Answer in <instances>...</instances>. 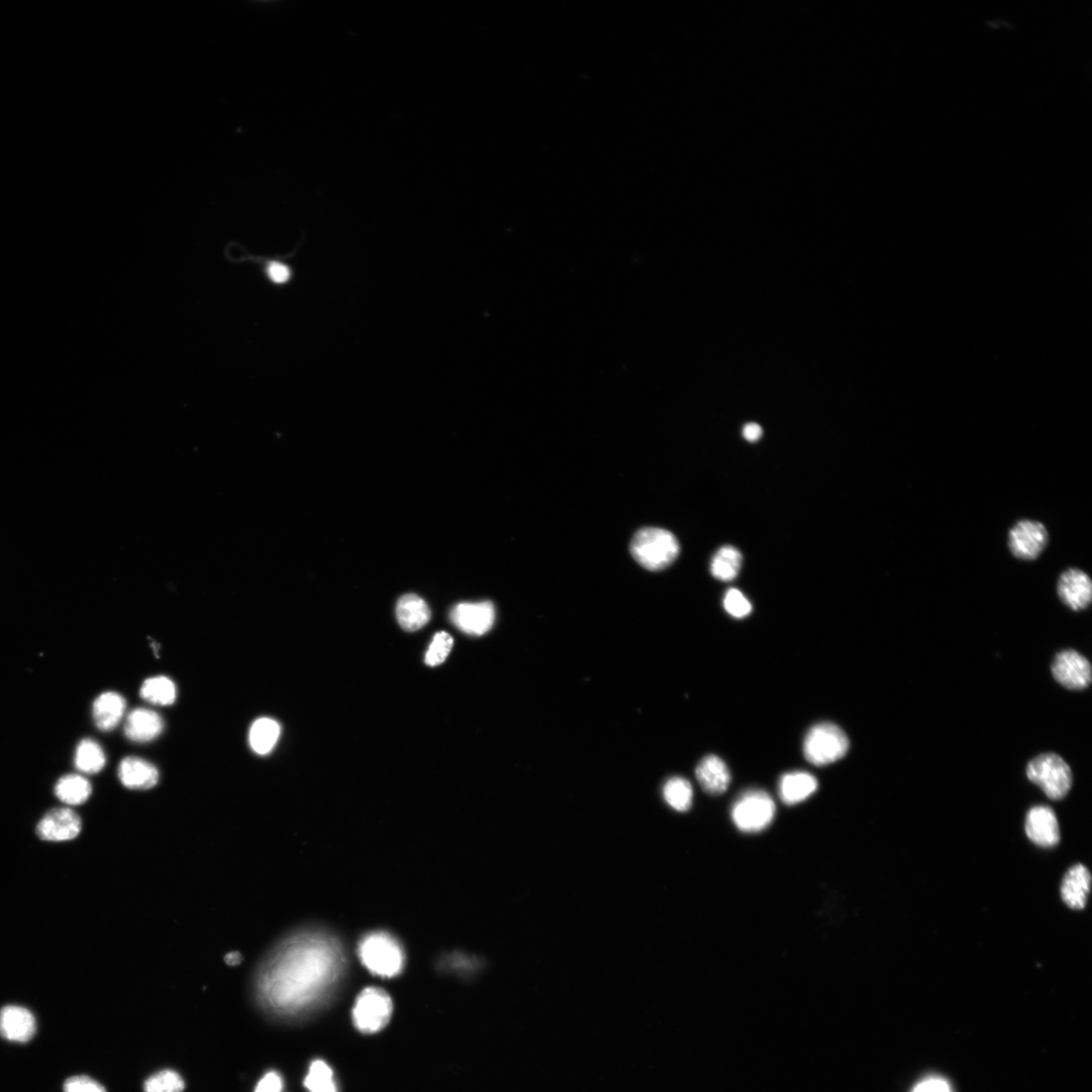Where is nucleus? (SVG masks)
Here are the masks:
<instances>
[{
	"mask_svg": "<svg viewBox=\"0 0 1092 1092\" xmlns=\"http://www.w3.org/2000/svg\"><path fill=\"white\" fill-rule=\"evenodd\" d=\"M346 956L337 939L322 930L288 935L261 965L256 989L260 1002L278 1016L300 1015L322 1003L337 986Z\"/></svg>",
	"mask_w": 1092,
	"mask_h": 1092,
	"instance_id": "obj_1",
	"label": "nucleus"
},
{
	"mask_svg": "<svg viewBox=\"0 0 1092 1092\" xmlns=\"http://www.w3.org/2000/svg\"><path fill=\"white\" fill-rule=\"evenodd\" d=\"M631 553L645 569L659 572L670 567L680 554V545L673 533L661 528H644L634 536Z\"/></svg>",
	"mask_w": 1092,
	"mask_h": 1092,
	"instance_id": "obj_2",
	"label": "nucleus"
},
{
	"mask_svg": "<svg viewBox=\"0 0 1092 1092\" xmlns=\"http://www.w3.org/2000/svg\"><path fill=\"white\" fill-rule=\"evenodd\" d=\"M364 966L373 974L395 977L404 968V952L400 944L385 932H373L365 937L358 948Z\"/></svg>",
	"mask_w": 1092,
	"mask_h": 1092,
	"instance_id": "obj_3",
	"label": "nucleus"
},
{
	"mask_svg": "<svg viewBox=\"0 0 1092 1092\" xmlns=\"http://www.w3.org/2000/svg\"><path fill=\"white\" fill-rule=\"evenodd\" d=\"M1030 782L1038 786L1053 801L1064 799L1072 787V772L1067 763L1056 754H1042L1027 767Z\"/></svg>",
	"mask_w": 1092,
	"mask_h": 1092,
	"instance_id": "obj_4",
	"label": "nucleus"
},
{
	"mask_svg": "<svg viewBox=\"0 0 1092 1092\" xmlns=\"http://www.w3.org/2000/svg\"><path fill=\"white\" fill-rule=\"evenodd\" d=\"M848 747V739L841 729L833 724L822 723L808 733L804 752L813 765L826 766L843 758Z\"/></svg>",
	"mask_w": 1092,
	"mask_h": 1092,
	"instance_id": "obj_5",
	"label": "nucleus"
},
{
	"mask_svg": "<svg viewBox=\"0 0 1092 1092\" xmlns=\"http://www.w3.org/2000/svg\"><path fill=\"white\" fill-rule=\"evenodd\" d=\"M393 1013V1001L382 989L369 987L357 997L352 1011L355 1027L363 1034L382 1030Z\"/></svg>",
	"mask_w": 1092,
	"mask_h": 1092,
	"instance_id": "obj_6",
	"label": "nucleus"
},
{
	"mask_svg": "<svg viewBox=\"0 0 1092 1092\" xmlns=\"http://www.w3.org/2000/svg\"><path fill=\"white\" fill-rule=\"evenodd\" d=\"M776 806L765 792L752 790L743 794L735 803L732 818L737 827L744 832H759L773 821Z\"/></svg>",
	"mask_w": 1092,
	"mask_h": 1092,
	"instance_id": "obj_7",
	"label": "nucleus"
},
{
	"mask_svg": "<svg viewBox=\"0 0 1092 1092\" xmlns=\"http://www.w3.org/2000/svg\"><path fill=\"white\" fill-rule=\"evenodd\" d=\"M1048 537V531L1042 523L1028 519L1021 520L1009 530V550L1018 559L1036 560L1046 548Z\"/></svg>",
	"mask_w": 1092,
	"mask_h": 1092,
	"instance_id": "obj_8",
	"label": "nucleus"
},
{
	"mask_svg": "<svg viewBox=\"0 0 1092 1092\" xmlns=\"http://www.w3.org/2000/svg\"><path fill=\"white\" fill-rule=\"evenodd\" d=\"M496 617L495 607L489 601L460 603L451 611L454 626L466 635L481 637L490 632Z\"/></svg>",
	"mask_w": 1092,
	"mask_h": 1092,
	"instance_id": "obj_9",
	"label": "nucleus"
},
{
	"mask_svg": "<svg viewBox=\"0 0 1092 1092\" xmlns=\"http://www.w3.org/2000/svg\"><path fill=\"white\" fill-rule=\"evenodd\" d=\"M83 822L80 816L68 808L49 811L37 824V835L46 841H67L80 835Z\"/></svg>",
	"mask_w": 1092,
	"mask_h": 1092,
	"instance_id": "obj_10",
	"label": "nucleus"
},
{
	"mask_svg": "<svg viewBox=\"0 0 1092 1092\" xmlns=\"http://www.w3.org/2000/svg\"><path fill=\"white\" fill-rule=\"evenodd\" d=\"M1091 666L1086 658L1075 651H1064L1052 664L1055 680L1067 689L1082 690L1091 683Z\"/></svg>",
	"mask_w": 1092,
	"mask_h": 1092,
	"instance_id": "obj_11",
	"label": "nucleus"
},
{
	"mask_svg": "<svg viewBox=\"0 0 1092 1092\" xmlns=\"http://www.w3.org/2000/svg\"><path fill=\"white\" fill-rule=\"evenodd\" d=\"M37 1033V1021L33 1012L20 1005H7L0 1009V1037L16 1043H28Z\"/></svg>",
	"mask_w": 1092,
	"mask_h": 1092,
	"instance_id": "obj_12",
	"label": "nucleus"
},
{
	"mask_svg": "<svg viewBox=\"0 0 1092 1092\" xmlns=\"http://www.w3.org/2000/svg\"><path fill=\"white\" fill-rule=\"evenodd\" d=\"M1028 837L1042 847H1053L1060 841V828L1052 809L1044 806L1033 808L1026 819Z\"/></svg>",
	"mask_w": 1092,
	"mask_h": 1092,
	"instance_id": "obj_13",
	"label": "nucleus"
},
{
	"mask_svg": "<svg viewBox=\"0 0 1092 1092\" xmlns=\"http://www.w3.org/2000/svg\"><path fill=\"white\" fill-rule=\"evenodd\" d=\"M1057 591L1062 602L1075 611L1085 609L1092 600V582L1078 569H1069L1061 575Z\"/></svg>",
	"mask_w": 1092,
	"mask_h": 1092,
	"instance_id": "obj_14",
	"label": "nucleus"
},
{
	"mask_svg": "<svg viewBox=\"0 0 1092 1092\" xmlns=\"http://www.w3.org/2000/svg\"><path fill=\"white\" fill-rule=\"evenodd\" d=\"M118 775L122 785L132 791H148L158 786L160 782L158 768L138 757L123 759Z\"/></svg>",
	"mask_w": 1092,
	"mask_h": 1092,
	"instance_id": "obj_15",
	"label": "nucleus"
},
{
	"mask_svg": "<svg viewBox=\"0 0 1092 1092\" xmlns=\"http://www.w3.org/2000/svg\"><path fill=\"white\" fill-rule=\"evenodd\" d=\"M696 777L702 790L711 796L725 794L732 780L727 764L717 756H708L696 769Z\"/></svg>",
	"mask_w": 1092,
	"mask_h": 1092,
	"instance_id": "obj_16",
	"label": "nucleus"
},
{
	"mask_svg": "<svg viewBox=\"0 0 1092 1092\" xmlns=\"http://www.w3.org/2000/svg\"><path fill=\"white\" fill-rule=\"evenodd\" d=\"M164 729V720L158 713L137 709L127 718L125 735L131 742L143 744L159 738Z\"/></svg>",
	"mask_w": 1092,
	"mask_h": 1092,
	"instance_id": "obj_17",
	"label": "nucleus"
},
{
	"mask_svg": "<svg viewBox=\"0 0 1092 1092\" xmlns=\"http://www.w3.org/2000/svg\"><path fill=\"white\" fill-rule=\"evenodd\" d=\"M126 708V700L121 694L113 691L101 694L93 706L97 728L106 733L114 731L122 722Z\"/></svg>",
	"mask_w": 1092,
	"mask_h": 1092,
	"instance_id": "obj_18",
	"label": "nucleus"
},
{
	"mask_svg": "<svg viewBox=\"0 0 1092 1092\" xmlns=\"http://www.w3.org/2000/svg\"><path fill=\"white\" fill-rule=\"evenodd\" d=\"M819 788L818 780L807 772L786 774L779 783V796L789 806H796L810 799Z\"/></svg>",
	"mask_w": 1092,
	"mask_h": 1092,
	"instance_id": "obj_19",
	"label": "nucleus"
},
{
	"mask_svg": "<svg viewBox=\"0 0 1092 1092\" xmlns=\"http://www.w3.org/2000/svg\"><path fill=\"white\" fill-rule=\"evenodd\" d=\"M1091 876L1083 865H1075L1069 869L1063 879L1061 896L1063 901L1072 909H1082L1086 904L1090 892Z\"/></svg>",
	"mask_w": 1092,
	"mask_h": 1092,
	"instance_id": "obj_20",
	"label": "nucleus"
},
{
	"mask_svg": "<svg viewBox=\"0 0 1092 1092\" xmlns=\"http://www.w3.org/2000/svg\"><path fill=\"white\" fill-rule=\"evenodd\" d=\"M397 618L407 632H416L429 622L431 611L427 603L415 594L403 596L397 605Z\"/></svg>",
	"mask_w": 1092,
	"mask_h": 1092,
	"instance_id": "obj_21",
	"label": "nucleus"
},
{
	"mask_svg": "<svg viewBox=\"0 0 1092 1092\" xmlns=\"http://www.w3.org/2000/svg\"><path fill=\"white\" fill-rule=\"evenodd\" d=\"M93 794L89 780L80 774L61 777L55 786V796L63 804L78 807L86 804Z\"/></svg>",
	"mask_w": 1092,
	"mask_h": 1092,
	"instance_id": "obj_22",
	"label": "nucleus"
},
{
	"mask_svg": "<svg viewBox=\"0 0 1092 1092\" xmlns=\"http://www.w3.org/2000/svg\"><path fill=\"white\" fill-rule=\"evenodd\" d=\"M280 736V726L270 718L257 720L250 731L249 741L253 751L260 755H269L275 747Z\"/></svg>",
	"mask_w": 1092,
	"mask_h": 1092,
	"instance_id": "obj_23",
	"label": "nucleus"
},
{
	"mask_svg": "<svg viewBox=\"0 0 1092 1092\" xmlns=\"http://www.w3.org/2000/svg\"><path fill=\"white\" fill-rule=\"evenodd\" d=\"M106 763L105 751L98 742L85 739L78 744L74 756V765L78 771L87 775H95L105 768Z\"/></svg>",
	"mask_w": 1092,
	"mask_h": 1092,
	"instance_id": "obj_24",
	"label": "nucleus"
},
{
	"mask_svg": "<svg viewBox=\"0 0 1092 1092\" xmlns=\"http://www.w3.org/2000/svg\"><path fill=\"white\" fill-rule=\"evenodd\" d=\"M141 697L155 706H172L177 700V687L172 679L156 676L144 681L140 689Z\"/></svg>",
	"mask_w": 1092,
	"mask_h": 1092,
	"instance_id": "obj_25",
	"label": "nucleus"
},
{
	"mask_svg": "<svg viewBox=\"0 0 1092 1092\" xmlns=\"http://www.w3.org/2000/svg\"><path fill=\"white\" fill-rule=\"evenodd\" d=\"M743 565V556L733 546H724L715 556L712 563V574L723 582L734 581Z\"/></svg>",
	"mask_w": 1092,
	"mask_h": 1092,
	"instance_id": "obj_26",
	"label": "nucleus"
},
{
	"mask_svg": "<svg viewBox=\"0 0 1092 1092\" xmlns=\"http://www.w3.org/2000/svg\"><path fill=\"white\" fill-rule=\"evenodd\" d=\"M303 1084L309 1092H338L333 1071L322 1060L310 1064Z\"/></svg>",
	"mask_w": 1092,
	"mask_h": 1092,
	"instance_id": "obj_27",
	"label": "nucleus"
},
{
	"mask_svg": "<svg viewBox=\"0 0 1092 1092\" xmlns=\"http://www.w3.org/2000/svg\"><path fill=\"white\" fill-rule=\"evenodd\" d=\"M666 803L677 812H687L693 803V790L688 780L674 777L664 788Z\"/></svg>",
	"mask_w": 1092,
	"mask_h": 1092,
	"instance_id": "obj_28",
	"label": "nucleus"
},
{
	"mask_svg": "<svg viewBox=\"0 0 1092 1092\" xmlns=\"http://www.w3.org/2000/svg\"><path fill=\"white\" fill-rule=\"evenodd\" d=\"M184 1089L185 1081L173 1070L156 1073L145 1082V1092H183Z\"/></svg>",
	"mask_w": 1092,
	"mask_h": 1092,
	"instance_id": "obj_29",
	"label": "nucleus"
},
{
	"mask_svg": "<svg viewBox=\"0 0 1092 1092\" xmlns=\"http://www.w3.org/2000/svg\"><path fill=\"white\" fill-rule=\"evenodd\" d=\"M453 646V639L445 632H441L435 635L432 644L426 654L425 663L429 667H435L442 664Z\"/></svg>",
	"mask_w": 1092,
	"mask_h": 1092,
	"instance_id": "obj_30",
	"label": "nucleus"
},
{
	"mask_svg": "<svg viewBox=\"0 0 1092 1092\" xmlns=\"http://www.w3.org/2000/svg\"><path fill=\"white\" fill-rule=\"evenodd\" d=\"M726 610L736 618H744L752 612V604L738 589H730L724 600Z\"/></svg>",
	"mask_w": 1092,
	"mask_h": 1092,
	"instance_id": "obj_31",
	"label": "nucleus"
},
{
	"mask_svg": "<svg viewBox=\"0 0 1092 1092\" xmlns=\"http://www.w3.org/2000/svg\"><path fill=\"white\" fill-rule=\"evenodd\" d=\"M64 1092H107L106 1088L87 1075L69 1077L63 1084Z\"/></svg>",
	"mask_w": 1092,
	"mask_h": 1092,
	"instance_id": "obj_32",
	"label": "nucleus"
},
{
	"mask_svg": "<svg viewBox=\"0 0 1092 1092\" xmlns=\"http://www.w3.org/2000/svg\"><path fill=\"white\" fill-rule=\"evenodd\" d=\"M283 1082L280 1075L275 1071H272L260 1081L256 1092H281Z\"/></svg>",
	"mask_w": 1092,
	"mask_h": 1092,
	"instance_id": "obj_33",
	"label": "nucleus"
},
{
	"mask_svg": "<svg viewBox=\"0 0 1092 1092\" xmlns=\"http://www.w3.org/2000/svg\"><path fill=\"white\" fill-rule=\"evenodd\" d=\"M268 273L271 279L276 283H283L289 279V269L279 263H272L269 266Z\"/></svg>",
	"mask_w": 1092,
	"mask_h": 1092,
	"instance_id": "obj_34",
	"label": "nucleus"
},
{
	"mask_svg": "<svg viewBox=\"0 0 1092 1092\" xmlns=\"http://www.w3.org/2000/svg\"><path fill=\"white\" fill-rule=\"evenodd\" d=\"M914 1092H948L945 1083L939 1081H928L920 1084Z\"/></svg>",
	"mask_w": 1092,
	"mask_h": 1092,
	"instance_id": "obj_35",
	"label": "nucleus"
},
{
	"mask_svg": "<svg viewBox=\"0 0 1092 1092\" xmlns=\"http://www.w3.org/2000/svg\"><path fill=\"white\" fill-rule=\"evenodd\" d=\"M762 434V427L756 423H749L744 428V436L750 442L758 441Z\"/></svg>",
	"mask_w": 1092,
	"mask_h": 1092,
	"instance_id": "obj_36",
	"label": "nucleus"
},
{
	"mask_svg": "<svg viewBox=\"0 0 1092 1092\" xmlns=\"http://www.w3.org/2000/svg\"><path fill=\"white\" fill-rule=\"evenodd\" d=\"M242 961H243V957L238 952L237 953L233 952V953H230L226 956V962L229 965H239V964H241Z\"/></svg>",
	"mask_w": 1092,
	"mask_h": 1092,
	"instance_id": "obj_37",
	"label": "nucleus"
}]
</instances>
